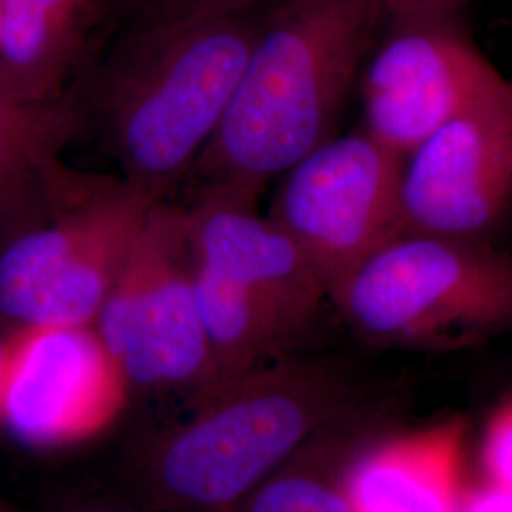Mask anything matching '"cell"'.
Masks as SVG:
<instances>
[{"instance_id":"cell-1","label":"cell","mask_w":512,"mask_h":512,"mask_svg":"<svg viewBox=\"0 0 512 512\" xmlns=\"http://www.w3.org/2000/svg\"><path fill=\"white\" fill-rule=\"evenodd\" d=\"M384 0H279L228 110L188 175L202 192L256 200L336 133L385 21Z\"/></svg>"},{"instance_id":"cell-2","label":"cell","mask_w":512,"mask_h":512,"mask_svg":"<svg viewBox=\"0 0 512 512\" xmlns=\"http://www.w3.org/2000/svg\"><path fill=\"white\" fill-rule=\"evenodd\" d=\"M361 378L336 357H281L194 399L188 420L133 465L141 503L226 512L319 431L363 406Z\"/></svg>"},{"instance_id":"cell-3","label":"cell","mask_w":512,"mask_h":512,"mask_svg":"<svg viewBox=\"0 0 512 512\" xmlns=\"http://www.w3.org/2000/svg\"><path fill=\"white\" fill-rule=\"evenodd\" d=\"M268 12L211 10L129 29L92 97L124 183L164 200L190 173L219 129Z\"/></svg>"},{"instance_id":"cell-4","label":"cell","mask_w":512,"mask_h":512,"mask_svg":"<svg viewBox=\"0 0 512 512\" xmlns=\"http://www.w3.org/2000/svg\"><path fill=\"white\" fill-rule=\"evenodd\" d=\"M329 298L372 348H473L512 330V255L490 239L399 232Z\"/></svg>"},{"instance_id":"cell-5","label":"cell","mask_w":512,"mask_h":512,"mask_svg":"<svg viewBox=\"0 0 512 512\" xmlns=\"http://www.w3.org/2000/svg\"><path fill=\"white\" fill-rule=\"evenodd\" d=\"M160 200L97 179L52 217L0 243V325H93Z\"/></svg>"},{"instance_id":"cell-6","label":"cell","mask_w":512,"mask_h":512,"mask_svg":"<svg viewBox=\"0 0 512 512\" xmlns=\"http://www.w3.org/2000/svg\"><path fill=\"white\" fill-rule=\"evenodd\" d=\"M93 327L131 387L213 384V359L194 293L188 209L154 203Z\"/></svg>"},{"instance_id":"cell-7","label":"cell","mask_w":512,"mask_h":512,"mask_svg":"<svg viewBox=\"0 0 512 512\" xmlns=\"http://www.w3.org/2000/svg\"><path fill=\"white\" fill-rule=\"evenodd\" d=\"M401 165L359 129L330 137L277 177L268 217L310 258L329 294L401 232Z\"/></svg>"},{"instance_id":"cell-8","label":"cell","mask_w":512,"mask_h":512,"mask_svg":"<svg viewBox=\"0 0 512 512\" xmlns=\"http://www.w3.org/2000/svg\"><path fill=\"white\" fill-rule=\"evenodd\" d=\"M499 74L461 12L385 16L357 84L361 129L403 160Z\"/></svg>"},{"instance_id":"cell-9","label":"cell","mask_w":512,"mask_h":512,"mask_svg":"<svg viewBox=\"0 0 512 512\" xmlns=\"http://www.w3.org/2000/svg\"><path fill=\"white\" fill-rule=\"evenodd\" d=\"M129 389L93 325L8 329L0 429L29 450L97 439L124 412Z\"/></svg>"},{"instance_id":"cell-10","label":"cell","mask_w":512,"mask_h":512,"mask_svg":"<svg viewBox=\"0 0 512 512\" xmlns=\"http://www.w3.org/2000/svg\"><path fill=\"white\" fill-rule=\"evenodd\" d=\"M401 232L490 239L512 209V80L499 74L410 150Z\"/></svg>"},{"instance_id":"cell-11","label":"cell","mask_w":512,"mask_h":512,"mask_svg":"<svg viewBox=\"0 0 512 512\" xmlns=\"http://www.w3.org/2000/svg\"><path fill=\"white\" fill-rule=\"evenodd\" d=\"M188 209L194 268L266 313L296 340L329 291L310 258L255 200L202 192Z\"/></svg>"},{"instance_id":"cell-12","label":"cell","mask_w":512,"mask_h":512,"mask_svg":"<svg viewBox=\"0 0 512 512\" xmlns=\"http://www.w3.org/2000/svg\"><path fill=\"white\" fill-rule=\"evenodd\" d=\"M84 120L86 109L74 93L29 99L0 76V243L52 217L95 184V177L63 164Z\"/></svg>"},{"instance_id":"cell-13","label":"cell","mask_w":512,"mask_h":512,"mask_svg":"<svg viewBox=\"0 0 512 512\" xmlns=\"http://www.w3.org/2000/svg\"><path fill=\"white\" fill-rule=\"evenodd\" d=\"M465 429L461 418H450L408 433L374 431L344 476L351 512L461 511Z\"/></svg>"},{"instance_id":"cell-14","label":"cell","mask_w":512,"mask_h":512,"mask_svg":"<svg viewBox=\"0 0 512 512\" xmlns=\"http://www.w3.org/2000/svg\"><path fill=\"white\" fill-rule=\"evenodd\" d=\"M105 10V0H0L2 80L29 99L65 95Z\"/></svg>"},{"instance_id":"cell-15","label":"cell","mask_w":512,"mask_h":512,"mask_svg":"<svg viewBox=\"0 0 512 512\" xmlns=\"http://www.w3.org/2000/svg\"><path fill=\"white\" fill-rule=\"evenodd\" d=\"M376 431L361 406L332 421L226 512H351L349 459Z\"/></svg>"},{"instance_id":"cell-16","label":"cell","mask_w":512,"mask_h":512,"mask_svg":"<svg viewBox=\"0 0 512 512\" xmlns=\"http://www.w3.org/2000/svg\"><path fill=\"white\" fill-rule=\"evenodd\" d=\"M275 2L279 0H105V8H116L129 18L131 27H143L211 10L272 8Z\"/></svg>"},{"instance_id":"cell-17","label":"cell","mask_w":512,"mask_h":512,"mask_svg":"<svg viewBox=\"0 0 512 512\" xmlns=\"http://www.w3.org/2000/svg\"><path fill=\"white\" fill-rule=\"evenodd\" d=\"M482 482L512 494V399L495 410L480 446Z\"/></svg>"},{"instance_id":"cell-18","label":"cell","mask_w":512,"mask_h":512,"mask_svg":"<svg viewBox=\"0 0 512 512\" xmlns=\"http://www.w3.org/2000/svg\"><path fill=\"white\" fill-rule=\"evenodd\" d=\"M471 0H384L385 14L410 12H461Z\"/></svg>"},{"instance_id":"cell-19","label":"cell","mask_w":512,"mask_h":512,"mask_svg":"<svg viewBox=\"0 0 512 512\" xmlns=\"http://www.w3.org/2000/svg\"><path fill=\"white\" fill-rule=\"evenodd\" d=\"M71 512H129L126 509H122V507H118V505H112V503H97V501H92V503H84V505H80V507H76Z\"/></svg>"},{"instance_id":"cell-20","label":"cell","mask_w":512,"mask_h":512,"mask_svg":"<svg viewBox=\"0 0 512 512\" xmlns=\"http://www.w3.org/2000/svg\"><path fill=\"white\" fill-rule=\"evenodd\" d=\"M6 338H8V329L0 325V401H2V378H4V357H6Z\"/></svg>"},{"instance_id":"cell-21","label":"cell","mask_w":512,"mask_h":512,"mask_svg":"<svg viewBox=\"0 0 512 512\" xmlns=\"http://www.w3.org/2000/svg\"><path fill=\"white\" fill-rule=\"evenodd\" d=\"M0 512H8V509H6V505L0 501Z\"/></svg>"},{"instance_id":"cell-22","label":"cell","mask_w":512,"mask_h":512,"mask_svg":"<svg viewBox=\"0 0 512 512\" xmlns=\"http://www.w3.org/2000/svg\"><path fill=\"white\" fill-rule=\"evenodd\" d=\"M0 27H2V16H0Z\"/></svg>"},{"instance_id":"cell-23","label":"cell","mask_w":512,"mask_h":512,"mask_svg":"<svg viewBox=\"0 0 512 512\" xmlns=\"http://www.w3.org/2000/svg\"><path fill=\"white\" fill-rule=\"evenodd\" d=\"M511 2H512V0H511Z\"/></svg>"}]
</instances>
